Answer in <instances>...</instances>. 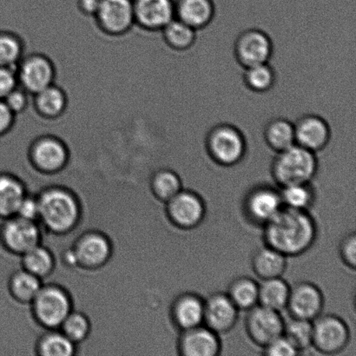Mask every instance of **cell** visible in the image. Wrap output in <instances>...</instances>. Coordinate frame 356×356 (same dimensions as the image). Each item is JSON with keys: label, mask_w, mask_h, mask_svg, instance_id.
Instances as JSON below:
<instances>
[{"label": "cell", "mask_w": 356, "mask_h": 356, "mask_svg": "<svg viewBox=\"0 0 356 356\" xmlns=\"http://www.w3.org/2000/svg\"><path fill=\"white\" fill-rule=\"evenodd\" d=\"M317 237V225L309 211L282 207L264 226V239L287 257H299L312 249Z\"/></svg>", "instance_id": "obj_1"}, {"label": "cell", "mask_w": 356, "mask_h": 356, "mask_svg": "<svg viewBox=\"0 0 356 356\" xmlns=\"http://www.w3.org/2000/svg\"><path fill=\"white\" fill-rule=\"evenodd\" d=\"M318 170L316 153L295 144L277 152L271 163V175L279 186L312 183Z\"/></svg>", "instance_id": "obj_2"}, {"label": "cell", "mask_w": 356, "mask_h": 356, "mask_svg": "<svg viewBox=\"0 0 356 356\" xmlns=\"http://www.w3.org/2000/svg\"><path fill=\"white\" fill-rule=\"evenodd\" d=\"M209 158L218 165L230 167L239 163L245 156V136L230 124H219L209 131L205 140Z\"/></svg>", "instance_id": "obj_3"}, {"label": "cell", "mask_w": 356, "mask_h": 356, "mask_svg": "<svg viewBox=\"0 0 356 356\" xmlns=\"http://www.w3.org/2000/svg\"><path fill=\"white\" fill-rule=\"evenodd\" d=\"M38 201L40 218L52 232H68L78 221V204L68 192L54 188L45 191Z\"/></svg>", "instance_id": "obj_4"}, {"label": "cell", "mask_w": 356, "mask_h": 356, "mask_svg": "<svg viewBox=\"0 0 356 356\" xmlns=\"http://www.w3.org/2000/svg\"><path fill=\"white\" fill-rule=\"evenodd\" d=\"M312 323V347L319 353L337 355L348 347L350 341V330L341 317L327 314L319 316Z\"/></svg>", "instance_id": "obj_5"}, {"label": "cell", "mask_w": 356, "mask_h": 356, "mask_svg": "<svg viewBox=\"0 0 356 356\" xmlns=\"http://www.w3.org/2000/svg\"><path fill=\"white\" fill-rule=\"evenodd\" d=\"M284 207L280 191L268 185L251 188L243 199V211L253 225L264 226Z\"/></svg>", "instance_id": "obj_6"}, {"label": "cell", "mask_w": 356, "mask_h": 356, "mask_svg": "<svg viewBox=\"0 0 356 356\" xmlns=\"http://www.w3.org/2000/svg\"><path fill=\"white\" fill-rule=\"evenodd\" d=\"M284 322L280 312L257 305L248 310L246 332L254 344L264 348L282 336Z\"/></svg>", "instance_id": "obj_7"}, {"label": "cell", "mask_w": 356, "mask_h": 356, "mask_svg": "<svg viewBox=\"0 0 356 356\" xmlns=\"http://www.w3.org/2000/svg\"><path fill=\"white\" fill-rule=\"evenodd\" d=\"M170 221L181 229L197 228L205 218L206 206L200 195L192 191L181 190L167 202Z\"/></svg>", "instance_id": "obj_8"}, {"label": "cell", "mask_w": 356, "mask_h": 356, "mask_svg": "<svg viewBox=\"0 0 356 356\" xmlns=\"http://www.w3.org/2000/svg\"><path fill=\"white\" fill-rule=\"evenodd\" d=\"M236 61L243 68L270 63L273 54V43L264 31L251 28L243 31L234 44Z\"/></svg>", "instance_id": "obj_9"}, {"label": "cell", "mask_w": 356, "mask_h": 356, "mask_svg": "<svg viewBox=\"0 0 356 356\" xmlns=\"http://www.w3.org/2000/svg\"><path fill=\"white\" fill-rule=\"evenodd\" d=\"M323 307V292L312 282H301L291 287L286 309L291 317L313 322L322 315Z\"/></svg>", "instance_id": "obj_10"}, {"label": "cell", "mask_w": 356, "mask_h": 356, "mask_svg": "<svg viewBox=\"0 0 356 356\" xmlns=\"http://www.w3.org/2000/svg\"><path fill=\"white\" fill-rule=\"evenodd\" d=\"M33 301L38 319L47 327L61 326L71 313V302L67 295L60 289H41Z\"/></svg>", "instance_id": "obj_11"}, {"label": "cell", "mask_w": 356, "mask_h": 356, "mask_svg": "<svg viewBox=\"0 0 356 356\" xmlns=\"http://www.w3.org/2000/svg\"><path fill=\"white\" fill-rule=\"evenodd\" d=\"M238 316L239 309L227 293H213L204 300V325L219 336L232 330Z\"/></svg>", "instance_id": "obj_12"}, {"label": "cell", "mask_w": 356, "mask_h": 356, "mask_svg": "<svg viewBox=\"0 0 356 356\" xmlns=\"http://www.w3.org/2000/svg\"><path fill=\"white\" fill-rule=\"evenodd\" d=\"M183 356H216L222 351L219 334L202 325L181 331L177 343Z\"/></svg>", "instance_id": "obj_13"}, {"label": "cell", "mask_w": 356, "mask_h": 356, "mask_svg": "<svg viewBox=\"0 0 356 356\" xmlns=\"http://www.w3.org/2000/svg\"><path fill=\"white\" fill-rule=\"evenodd\" d=\"M95 16L107 33H124L136 22L134 0H100Z\"/></svg>", "instance_id": "obj_14"}, {"label": "cell", "mask_w": 356, "mask_h": 356, "mask_svg": "<svg viewBox=\"0 0 356 356\" xmlns=\"http://www.w3.org/2000/svg\"><path fill=\"white\" fill-rule=\"evenodd\" d=\"M296 144L316 153L329 145L331 138L330 124L316 114H307L294 124Z\"/></svg>", "instance_id": "obj_15"}, {"label": "cell", "mask_w": 356, "mask_h": 356, "mask_svg": "<svg viewBox=\"0 0 356 356\" xmlns=\"http://www.w3.org/2000/svg\"><path fill=\"white\" fill-rule=\"evenodd\" d=\"M134 13L142 27L162 31L176 17L175 0H134Z\"/></svg>", "instance_id": "obj_16"}, {"label": "cell", "mask_w": 356, "mask_h": 356, "mask_svg": "<svg viewBox=\"0 0 356 356\" xmlns=\"http://www.w3.org/2000/svg\"><path fill=\"white\" fill-rule=\"evenodd\" d=\"M54 65L44 56L34 55L26 59L17 73L19 81L27 92L37 94L54 85Z\"/></svg>", "instance_id": "obj_17"}, {"label": "cell", "mask_w": 356, "mask_h": 356, "mask_svg": "<svg viewBox=\"0 0 356 356\" xmlns=\"http://www.w3.org/2000/svg\"><path fill=\"white\" fill-rule=\"evenodd\" d=\"M170 313L173 323L181 331L202 325L204 299L195 293H183L173 302Z\"/></svg>", "instance_id": "obj_18"}, {"label": "cell", "mask_w": 356, "mask_h": 356, "mask_svg": "<svg viewBox=\"0 0 356 356\" xmlns=\"http://www.w3.org/2000/svg\"><path fill=\"white\" fill-rule=\"evenodd\" d=\"M3 234L7 245L17 253L24 254L40 242V230L34 222L19 216L6 223Z\"/></svg>", "instance_id": "obj_19"}, {"label": "cell", "mask_w": 356, "mask_h": 356, "mask_svg": "<svg viewBox=\"0 0 356 356\" xmlns=\"http://www.w3.org/2000/svg\"><path fill=\"white\" fill-rule=\"evenodd\" d=\"M176 17L195 31L211 24L216 13L214 0H175Z\"/></svg>", "instance_id": "obj_20"}, {"label": "cell", "mask_w": 356, "mask_h": 356, "mask_svg": "<svg viewBox=\"0 0 356 356\" xmlns=\"http://www.w3.org/2000/svg\"><path fill=\"white\" fill-rule=\"evenodd\" d=\"M33 158L38 168L44 172H56L63 168L67 161V149L58 139L50 137L44 138L35 145Z\"/></svg>", "instance_id": "obj_21"}, {"label": "cell", "mask_w": 356, "mask_h": 356, "mask_svg": "<svg viewBox=\"0 0 356 356\" xmlns=\"http://www.w3.org/2000/svg\"><path fill=\"white\" fill-rule=\"evenodd\" d=\"M287 258L273 248L265 245L254 253L251 268L261 280L282 277L287 268Z\"/></svg>", "instance_id": "obj_22"}, {"label": "cell", "mask_w": 356, "mask_h": 356, "mask_svg": "<svg viewBox=\"0 0 356 356\" xmlns=\"http://www.w3.org/2000/svg\"><path fill=\"white\" fill-rule=\"evenodd\" d=\"M75 252L76 260L85 266H99L109 257L111 247L104 236L90 234L79 241Z\"/></svg>", "instance_id": "obj_23"}, {"label": "cell", "mask_w": 356, "mask_h": 356, "mask_svg": "<svg viewBox=\"0 0 356 356\" xmlns=\"http://www.w3.org/2000/svg\"><path fill=\"white\" fill-rule=\"evenodd\" d=\"M264 140L275 153L296 144L295 125L284 118H272L264 127Z\"/></svg>", "instance_id": "obj_24"}, {"label": "cell", "mask_w": 356, "mask_h": 356, "mask_svg": "<svg viewBox=\"0 0 356 356\" xmlns=\"http://www.w3.org/2000/svg\"><path fill=\"white\" fill-rule=\"evenodd\" d=\"M291 286L282 277L267 279L259 284L258 305L281 312L287 307Z\"/></svg>", "instance_id": "obj_25"}, {"label": "cell", "mask_w": 356, "mask_h": 356, "mask_svg": "<svg viewBox=\"0 0 356 356\" xmlns=\"http://www.w3.org/2000/svg\"><path fill=\"white\" fill-rule=\"evenodd\" d=\"M259 284L249 277H240L230 282L227 295L237 309L249 310L258 305Z\"/></svg>", "instance_id": "obj_26"}, {"label": "cell", "mask_w": 356, "mask_h": 356, "mask_svg": "<svg viewBox=\"0 0 356 356\" xmlns=\"http://www.w3.org/2000/svg\"><path fill=\"white\" fill-rule=\"evenodd\" d=\"M162 31L167 44L173 50H188L193 47L197 40V31L177 17L170 21Z\"/></svg>", "instance_id": "obj_27"}, {"label": "cell", "mask_w": 356, "mask_h": 356, "mask_svg": "<svg viewBox=\"0 0 356 356\" xmlns=\"http://www.w3.org/2000/svg\"><path fill=\"white\" fill-rule=\"evenodd\" d=\"M280 194L284 207L298 211H309L316 198L312 183L296 184L282 187Z\"/></svg>", "instance_id": "obj_28"}, {"label": "cell", "mask_w": 356, "mask_h": 356, "mask_svg": "<svg viewBox=\"0 0 356 356\" xmlns=\"http://www.w3.org/2000/svg\"><path fill=\"white\" fill-rule=\"evenodd\" d=\"M277 76L270 63L244 68V85L251 92L265 93L273 88Z\"/></svg>", "instance_id": "obj_29"}, {"label": "cell", "mask_w": 356, "mask_h": 356, "mask_svg": "<svg viewBox=\"0 0 356 356\" xmlns=\"http://www.w3.org/2000/svg\"><path fill=\"white\" fill-rule=\"evenodd\" d=\"M24 197L22 184L19 181L12 177H0V215L16 214Z\"/></svg>", "instance_id": "obj_30"}, {"label": "cell", "mask_w": 356, "mask_h": 356, "mask_svg": "<svg viewBox=\"0 0 356 356\" xmlns=\"http://www.w3.org/2000/svg\"><path fill=\"white\" fill-rule=\"evenodd\" d=\"M282 336L301 353L312 347L313 323L310 321L291 317L288 322H284Z\"/></svg>", "instance_id": "obj_31"}, {"label": "cell", "mask_w": 356, "mask_h": 356, "mask_svg": "<svg viewBox=\"0 0 356 356\" xmlns=\"http://www.w3.org/2000/svg\"><path fill=\"white\" fill-rule=\"evenodd\" d=\"M36 106L45 117L55 118L64 113L66 107V96L58 87L51 85L36 94Z\"/></svg>", "instance_id": "obj_32"}, {"label": "cell", "mask_w": 356, "mask_h": 356, "mask_svg": "<svg viewBox=\"0 0 356 356\" xmlns=\"http://www.w3.org/2000/svg\"><path fill=\"white\" fill-rule=\"evenodd\" d=\"M152 188L156 197L166 202L183 190L180 177L169 169L159 170L155 174L152 180Z\"/></svg>", "instance_id": "obj_33"}, {"label": "cell", "mask_w": 356, "mask_h": 356, "mask_svg": "<svg viewBox=\"0 0 356 356\" xmlns=\"http://www.w3.org/2000/svg\"><path fill=\"white\" fill-rule=\"evenodd\" d=\"M24 264L28 272L38 277L51 270L54 259L47 250L37 245L24 253Z\"/></svg>", "instance_id": "obj_34"}, {"label": "cell", "mask_w": 356, "mask_h": 356, "mask_svg": "<svg viewBox=\"0 0 356 356\" xmlns=\"http://www.w3.org/2000/svg\"><path fill=\"white\" fill-rule=\"evenodd\" d=\"M40 289V282L37 275L27 270L16 274L12 280V291L20 301H33Z\"/></svg>", "instance_id": "obj_35"}, {"label": "cell", "mask_w": 356, "mask_h": 356, "mask_svg": "<svg viewBox=\"0 0 356 356\" xmlns=\"http://www.w3.org/2000/svg\"><path fill=\"white\" fill-rule=\"evenodd\" d=\"M42 355L70 356L74 354V343L64 333H52L44 337L40 345Z\"/></svg>", "instance_id": "obj_36"}, {"label": "cell", "mask_w": 356, "mask_h": 356, "mask_svg": "<svg viewBox=\"0 0 356 356\" xmlns=\"http://www.w3.org/2000/svg\"><path fill=\"white\" fill-rule=\"evenodd\" d=\"M22 54V44L12 34L0 33V66L14 67Z\"/></svg>", "instance_id": "obj_37"}, {"label": "cell", "mask_w": 356, "mask_h": 356, "mask_svg": "<svg viewBox=\"0 0 356 356\" xmlns=\"http://www.w3.org/2000/svg\"><path fill=\"white\" fill-rule=\"evenodd\" d=\"M63 330L66 337L70 338L73 343L85 339L89 333L90 325L88 320L81 314L70 313L62 323Z\"/></svg>", "instance_id": "obj_38"}, {"label": "cell", "mask_w": 356, "mask_h": 356, "mask_svg": "<svg viewBox=\"0 0 356 356\" xmlns=\"http://www.w3.org/2000/svg\"><path fill=\"white\" fill-rule=\"evenodd\" d=\"M339 254L341 261L351 270L356 266V236L355 232L348 234L340 243Z\"/></svg>", "instance_id": "obj_39"}, {"label": "cell", "mask_w": 356, "mask_h": 356, "mask_svg": "<svg viewBox=\"0 0 356 356\" xmlns=\"http://www.w3.org/2000/svg\"><path fill=\"white\" fill-rule=\"evenodd\" d=\"M263 348L264 355L267 356H296L300 354L284 336L277 338Z\"/></svg>", "instance_id": "obj_40"}, {"label": "cell", "mask_w": 356, "mask_h": 356, "mask_svg": "<svg viewBox=\"0 0 356 356\" xmlns=\"http://www.w3.org/2000/svg\"><path fill=\"white\" fill-rule=\"evenodd\" d=\"M17 73L14 67L0 66V99H5L14 90L17 88Z\"/></svg>", "instance_id": "obj_41"}, {"label": "cell", "mask_w": 356, "mask_h": 356, "mask_svg": "<svg viewBox=\"0 0 356 356\" xmlns=\"http://www.w3.org/2000/svg\"><path fill=\"white\" fill-rule=\"evenodd\" d=\"M16 214L19 215L21 218L34 222L35 219L40 218L38 201L33 198L24 197L19 204V209H17Z\"/></svg>", "instance_id": "obj_42"}, {"label": "cell", "mask_w": 356, "mask_h": 356, "mask_svg": "<svg viewBox=\"0 0 356 356\" xmlns=\"http://www.w3.org/2000/svg\"><path fill=\"white\" fill-rule=\"evenodd\" d=\"M5 102L14 114L21 113L27 106V97L23 90L17 88L6 97Z\"/></svg>", "instance_id": "obj_43"}, {"label": "cell", "mask_w": 356, "mask_h": 356, "mask_svg": "<svg viewBox=\"0 0 356 356\" xmlns=\"http://www.w3.org/2000/svg\"><path fill=\"white\" fill-rule=\"evenodd\" d=\"M14 113L5 100L0 99V135L8 131L13 123Z\"/></svg>", "instance_id": "obj_44"}, {"label": "cell", "mask_w": 356, "mask_h": 356, "mask_svg": "<svg viewBox=\"0 0 356 356\" xmlns=\"http://www.w3.org/2000/svg\"><path fill=\"white\" fill-rule=\"evenodd\" d=\"M100 0H79L80 10L86 15L95 16L99 10Z\"/></svg>", "instance_id": "obj_45"}]
</instances>
